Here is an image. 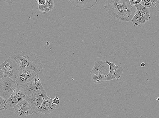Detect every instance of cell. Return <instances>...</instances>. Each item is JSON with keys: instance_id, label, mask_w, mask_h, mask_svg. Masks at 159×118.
Listing matches in <instances>:
<instances>
[{"instance_id": "1", "label": "cell", "mask_w": 159, "mask_h": 118, "mask_svg": "<svg viewBox=\"0 0 159 118\" xmlns=\"http://www.w3.org/2000/svg\"><path fill=\"white\" fill-rule=\"evenodd\" d=\"M104 7L111 17L125 22L132 21L137 12L135 6H131L129 0L106 1Z\"/></svg>"}, {"instance_id": "2", "label": "cell", "mask_w": 159, "mask_h": 118, "mask_svg": "<svg viewBox=\"0 0 159 118\" xmlns=\"http://www.w3.org/2000/svg\"><path fill=\"white\" fill-rule=\"evenodd\" d=\"M10 58L17 63L20 71L25 69H30L38 74L42 72L43 65L35 54L24 51H17L12 54Z\"/></svg>"}, {"instance_id": "11", "label": "cell", "mask_w": 159, "mask_h": 118, "mask_svg": "<svg viewBox=\"0 0 159 118\" xmlns=\"http://www.w3.org/2000/svg\"><path fill=\"white\" fill-rule=\"evenodd\" d=\"M53 101V99L47 95L45 100L39 110V112L47 114L52 112L55 109L58 108L59 106L54 104Z\"/></svg>"}, {"instance_id": "13", "label": "cell", "mask_w": 159, "mask_h": 118, "mask_svg": "<svg viewBox=\"0 0 159 118\" xmlns=\"http://www.w3.org/2000/svg\"><path fill=\"white\" fill-rule=\"evenodd\" d=\"M124 69L120 65H118V68L112 72H110L109 74L105 75V81H110L113 80H118L120 78L122 75Z\"/></svg>"}, {"instance_id": "19", "label": "cell", "mask_w": 159, "mask_h": 118, "mask_svg": "<svg viewBox=\"0 0 159 118\" xmlns=\"http://www.w3.org/2000/svg\"><path fill=\"white\" fill-rule=\"evenodd\" d=\"M7 104V100L0 97V110L1 111L5 109Z\"/></svg>"}, {"instance_id": "29", "label": "cell", "mask_w": 159, "mask_h": 118, "mask_svg": "<svg viewBox=\"0 0 159 118\" xmlns=\"http://www.w3.org/2000/svg\"><path fill=\"white\" fill-rule=\"evenodd\" d=\"M4 1V2H8V3H12L13 2L15 1H12V0H11V1Z\"/></svg>"}, {"instance_id": "24", "label": "cell", "mask_w": 159, "mask_h": 118, "mask_svg": "<svg viewBox=\"0 0 159 118\" xmlns=\"http://www.w3.org/2000/svg\"><path fill=\"white\" fill-rule=\"evenodd\" d=\"M36 2L38 3L39 5H45L46 4V0H37Z\"/></svg>"}, {"instance_id": "8", "label": "cell", "mask_w": 159, "mask_h": 118, "mask_svg": "<svg viewBox=\"0 0 159 118\" xmlns=\"http://www.w3.org/2000/svg\"><path fill=\"white\" fill-rule=\"evenodd\" d=\"M38 75V73L32 70H20L16 77V82L17 85H20L31 82Z\"/></svg>"}, {"instance_id": "16", "label": "cell", "mask_w": 159, "mask_h": 118, "mask_svg": "<svg viewBox=\"0 0 159 118\" xmlns=\"http://www.w3.org/2000/svg\"><path fill=\"white\" fill-rule=\"evenodd\" d=\"M12 95L15 97L20 102L25 100L26 97L23 92L18 90V88L15 90Z\"/></svg>"}, {"instance_id": "14", "label": "cell", "mask_w": 159, "mask_h": 118, "mask_svg": "<svg viewBox=\"0 0 159 118\" xmlns=\"http://www.w3.org/2000/svg\"><path fill=\"white\" fill-rule=\"evenodd\" d=\"M105 76L101 74H92L91 77L92 82L97 84L102 83L105 80Z\"/></svg>"}, {"instance_id": "10", "label": "cell", "mask_w": 159, "mask_h": 118, "mask_svg": "<svg viewBox=\"0 0 159 118\" xmlns=\"http://www.w3.org/2000/svg\"><path fill=\"white\" fill-rule=\"evenodd\" d=\"M110 72L109 66L103 61H96L94 63V68L90 72L92 74H101L107 75Z\"/></svg>"}, {"instance_id": "15", "label": "cell", "mask_w": 159, "mask_h": 118, "mask_svg": "<svg viewBox=\"0 0 159 118\" xmlns=\"http://www.w3.org/2000/svg\"><path fill=\"white\" fill-rule=\"evenodd\" d=\"M7 101V104L9 106L13 108L20 102V101L13 95H12Z\"/></svg>"}, {"instance_id": "6", "label": "cell", "mask_w": 159, "mask_h": 118, "mask_svg": "<svg viewBox=\"0 0 159 118\" xmlns=\"http://www.w3.org/2000/svg\"><path fill=\"white\" fill-rule=\"evenodd\" d=\"M135 7L137 12L132 22L134 26H139L149 21L150 18V10L149 8H146L140 3L136 5Z\"/></svg>"}, {"instance_id": "22", "label": "cell", "mask_w": 159, "mask_h": 118, "mask_svg": "<svg viewBox=\"0 0 159 118\" xmlns=\"http://www.w3.org/2000/svg\"><path fill=\"white\" fill-rule=\"evenodd\" d=\"M53 102L54 104L60 106V100L57 96L55 97V98L53 99Z\"/></svg>"}, {"instance_id": "27", "label": "cell", "mask_w": 159, "mask_h": 118, "mask_svg": "<svg viewBox=\"0 0 159 118\" xmlns=\"http://www.w3.org/2000/svg\"><path fill=\"white\" fill-rule=\"evenodd\" d=\"M151 2H152V6L153 7L156 6V0H152L151 1Z\"/></svg>"}, {"instance_id": "3", "label": "cell", "mask_w": 159, "mask_h": 118, "mask_svg": "<svg viewBox=\"0 0 159 118\" xmlns=\"http://www.w3.org/2000/svg\"><path fill=\"white\" fill-rule=\"evenodd\" d=\"M17 88L23 92L26 97L38 94L44 90L39 75L30 82L17 85Z\"/></svg>"}, {"instance_id": "7", "label": "cell", "mask_w": 159, "mask_h": 118, "mask_svg": "<svg viewBox=\"0 0 159 118\" xmlns=\"http://www.w3.org/2000/svg\"><path fill=\"white\" fill-rule=\"evenodd\" d=\"M47 96L45 90L39 93L28 97L25 99L30 105L34 114L39 112V110Z\"/></svg>"}, {"instance_id": "28", "label": "cell", "mask_w": 159, "mask_h": 118, "mask_svg": "<svg viewBox=\"0 0 159 118\" xmlns=\"http://www.w3.org/2000/svg\"><path fill=\"white\" fill-rule=\"evenodd\" d=\"M146 65V64L145 63L143 62L140 65V66H141L142 67L144 68L145 67Z\"/></svg>"}, {"instance_id": "12", "label": "cell", "mask_w": 159, "mask_h": 118, "mask_svg": "<svg viewBox=\"0 0 159 118\" xmlns=\"http://www.w3.org/2000/svg\"><path fill=\"white\" fill-rule=\"evenodd\" d=\"M72 4L76 7L83 9H88L92 8L98 2L97 0H70Z\"/></svg>"}, {"instance_id": "23", "label": "cell", "mask_w": 159, "mask_h": 118, "mask_svg": "<svg viewBox=\"0 0 159 118\" xmlns=\"http://www.w3.org/2000/svg\"><path fill=\"white\" fill-rule=\"evenodd\" d=\"M141 1H140V0H134V1L130 0V1L131 5L132 6H134L139 4Z\"/></svg>"}, {"instance_id": "5", "label": "cell", "mask_w": 159, "mask_h": 118, "mask_svg": "<svg viewBox=\"0 0 159 118\" xmlns=\"http://www.w3.org/2000/svg\"><path fill=\"white\" fill-rule=\"evenodd\" d=\"M0 69L4 73L5 77H8L16 81V77L20 71L17 63L10 57L0 66Z\"/></svg>"}, {"instance_id": "30", "label": "cell", "mask_w": 159, "mask_h": 118, "mask_svg": "<svg viewBox=\"0 0 159 118\" xmlns=\"http://www.w3.org/2000/svg\"><path fill=\"white\" fill-rule=\"evenodd\" d=\"M156 99H157V101H159V97H158V98H156Z\"/></svg>"}, {"instance_id": "21", "label": "cell", "mask_w": 159, "mask_h": 118, "mask_svg": "<svg viewBox=\"0 0 159 118\" xmlns=\"http://www.w3.org/2000/svg\"><path fill=\"white\" fill-rule=\"evenodd\" d=\"M38 9L43 13H47L49 12L46 4L43 5H39Z\"/></svg>"}, {"instance_id": "20", "label": "cell", "mask_w": 159, "mask_h": 118, "mask_svg": "<svg viewBox=\"0 0 159 118\" xmlns=\"http://www.w3.org/2000/svg\"><path fill=\"white\" fill-rule=\"evenodd\" d=\"M140 3L142 5L146 8H149L152 6V3L150 0H143Z\"/></svg>"}, {"instance_id": "17", "label": "cell", "mask_w": 159, "mask_h": 118, "mask_svg": "<svg viewBox=\"0 0 159 118\" xmlns=\"http://www.w3.org/2000/svg\"><path fill=\"white\" fill-rule=\"evenodd\" d=\"M46 5L49 12L52 10L54 7V2L53 0H46Z\"/></svg>"}, {"instance_id": "26", "label": "cell", "mask_w": 159, "mask_h": 118, "mask_svg": "<svg viewBox=\"0 0 159 118\" xmlns=\"http://www.w3.org/2000/svg\"><path fill=\"white\" fill-rule=\"evenodd\" d=\"M155 8H156L157 12H159V0H157L156 1V5Z\"/></svg>"}, {"instance_id": "18", "label": "cell", "mask_w": 159, "mask_h": 118, "mask_svg": "<svg viewBox=\"0 0 159 118\" xmlns=\"http://www.w3.org/2000/svg\"><path fill=\"white\" fill-rule=\"evenodd\" d=\"M105 62L110 66V72H113L114 70H115L118 67V65H116L115 64V63L114 62H111L108 60H106Z\"/></svg>"}, {"instance_id": "25", "label": "cell", "mask_w": 159, "mask_h": 118, "mask_svg": "<svg viewBox=\"0 0 159 118\" xmlns=\"http://www.w3.org/2000/svg\"><path fill=\"white\" fill-rule=\"evenodd\" d=\"M4 77L5 74L4 73H3L2 69H0V79H1L4 78Z\"/></svg>"}, {"instance_id": "9", "label": "cell", "mask_w": 159, "mask_h": 118, "mask_svg": "<svg viewBox=\"0 0 159 118\" xmlns=\"http://www.w3.org/2000/svg\"><path fill=\"white\" fill-rule=\"evenodd\" d=\"M13 111L16 115L19 116H27L34 113L30 105L25 100L18 103L13 108Z\"/></svg>"}, {"instance_id": "4", "label": "cell", "mask_w": 159, "mask_h": 118, "mask_svg": "<svg viewBox=\"0 0 159 118\" xmlns=\"http://www.w3.org/2000/svg\"><path fill=\"white\" fill-rule=\"evenodd\" d=\"M17 87V84L15 81L8 77H5L0 80L1 97L8 100Z\"/></svg>"}]
</instances>
